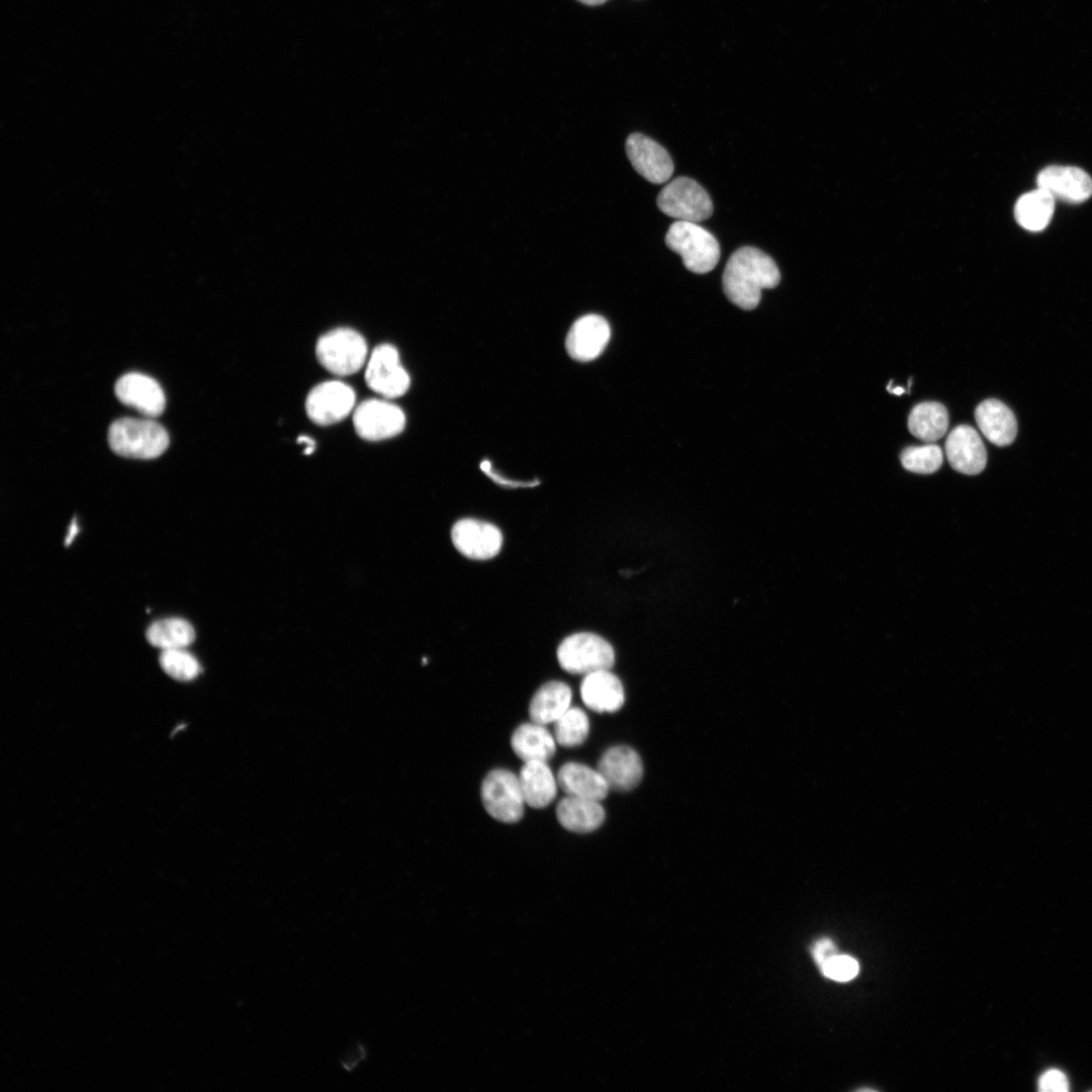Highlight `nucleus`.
Returning a JSON list of instances; mask_svg holds the SVG:
<instances>
[{"label": "nucleus", "mask_w": 1092, "mask_h": 1092, "mask_svg": "<svg viewBox=\"0 0 1092 1092\" xmlns=\"http://www.w3.org/2000/svg\"><path fill=\"white\" fill-rule=\"evenodd\" d=\"M780 280V270L768 255L754 247H742L730 256L722 285L732 303L750 310L759 303L761 290L776 287Z\"/></svg>", "instance_id": "nucleus-1"}, {"label": "nucleus", "mask_w": 1092, "mask_h": 1092, "mask_svg": "<svg viewBox=\"0 0 1092 1092\" xmlns=\"http://www.w3.org/2000/svg\"><path fill=\"white\" fill-rule=\"evenodd\" d=\"M108 443L116 454L133 459H154L169 445L167 431L151 419L122 418L108 430Z\"/></svg>", "instance_id": "nucleus-2"}, {"label": "nucleus", "mask_w": 1092, "mask_h": 1092, "mask_svg": "<svg viewBox=\"0 0 1092 1092\" xmlns=\"http://www.w3.org/2000/svg\"><path fill=\"white\" fill-rule=\"evenodd\" d=\"M665 244L681 257L689 271L697 274L710 272L720 259L717 239L697 222L676 220L671 223Z\"/></svg>", "instance_id": "nucleus-3"}, {"label": "nucleus", "mask_w": 1092, "mask_h": 1092, "mask_svg": "<svg viewBox=\"0 0 1092 1092\" xmlns=\"http://www.w3.org/2000/svg\"><path fill=\"white\" fill-rule=\"evenodd\" d=\"M315 353L317 360L328 371L347 376L363 367L367 344L358 332L349 328H338L318 339Z\"/></svg>", "instance_id": "nucleus-4"}, {"label": "nucleus", "mask_w": 1092, "mask_h": 1092, "mask_svg": "<svg viewBox=\"0 0 1092 1092\" xmlns=\"http://www.w3.org/2000/svg\"><path fill=\"white\" fill-rule=\"evenodd\" d=\"M557 659L560 666L573 674H588L610 669L615 662L612 645L603 637L588 632L566 637L558 646Z\"/></svg>", "instance_id": "nucleus-5"}, {"label": "nucleus", "mask_w": 1092, "mask_h": 1092, "mask_svg": "<svg viewBox=\"0 0 1092 1092\" xmlns=\"http://www.w3.org/2000/svg\"><path fill=\"white\" fill-rule=\"evenodd\" d=\"M485 811L504 823L518 822L524 815L525 799L518 776L505 768L490 770L481 783Z\"/></svg>", "instance_id": "nucleus-6"}, {"label": "nucleus", "mask_w": 1092, "mask_h": 1092, "mask_svg": "<svg viewBox=\"0 0 1092 1092\" xmlns=\"http://www.w3.org/2000/svg\"><path fill=\"white\" fill-rule=\"evenodd\" d=\"M656 203L666 215L677 220L700 222L712 215L713 203L708 192L695 180L677 177L659 192Z\"/></svg>", "instance_id": "nucleus-7"}, {"label": "nucleus", "mask_w": 1092, "mask_h": 1092, "mask_svg": "<svg viewBox=\"0 0 1092 1092\" xmlns=\"http://www.w3.org/2000/svg\"><path fill=\"white\" fill-rule=\"evenodd\" d=\"M365 380L370 389L389 398L404 394L411 383L397 349L389 344L373 350L366 366Z\"/></svg>", "instance_id": "nucleus-8"}, {"label": "nucleus", "mask_w": 1092, "mask_h": 1092, "mask_svg": "<svg viewBox=\"0 0 1092 1092\" xmlns=\"http://www.w3.org/2000/svg\"><path fill=\"white\" fill-rule=\"evenodd\" d=\"M356 433L367 441H381L402 432L405 416L397 405L381 399H367L354 411Z\"/></svg>", "instance_id": "nucleus-9"}, {"label": "nucleus", "mask_w": 1092, "mask_h": 1092, "mask_svg": "<svg viewBox=\"0 0 1092 1092\" xmlns=\"http://www.w3.org/2000/svg\"><path fill=\"white\" fill-rule=\"evenodd\" d=\"M355 392L341 381H326L313 387L307 394L305 410L308 418L320 426H329L344 420L353 410Z\"/></svg>", "instance_id": "nucleus-10"}, {"label": "nucleus", "mask_w": 1092, "mask_h": 1092, "mask_svg": "<svg viewBox=\"0 0 1092 1092\" xmlns=\"http://www.w3.org/2000/svg\"><path fill=\"white\" fill-rule=\"evenodd\" d=\"M451 539L461 554L476 560L494 557L503 545V535L496 526L475 519H462L455 523Z\"/></svg>", "instance_id": "nucleus-11"}, {"label": "nucleus", "mask_w": 1092, "mask_h": 1092, "mask_svg": "<svg viewBox=\"0 0 1092 1092\" xmlns=\"http://www.w3.org/2000/svg\"><path fill=\"white\" fill-rule=\"evenodd\" d=\"M627 156L638 174L654 184L669 180L673 163L667 151L650 138L634 132L625 143Z\"/></svg>", "instance_id": "nucleus-12"}, {"label": "nucleus", "mask_w": 1092, "mask_h": 1092, "mask_svg": "<svg viewBox=\"0 0 1092 1092\" xmlns=\"http://www.w3.org/2000/svg\"><path fill=\"white\" fill-rule=\"evenodd\" d=\"M610 337V326L603 316L586 314L571 326L566 336L565 347L574 360L588 362L602 354Z\"/></svg>", "instance_id": "nucleus-13"}, {"label": "nucleus", "mask_w": 1092, "mask_h": 1092, "mask_svg": "<svg viewBox=\"0 0 1092 1092\" xmlns=\"http://www.w3.org/2000/svg\"><path fill=\"white\" fill-rule=\"evenodd\" d=\"M1036 183L1055 199L1066 202L1080 203L1092 195V178L1077 167L1049 166L1038 173Z\"/></svg>", "instance_id": "nucleus-14"}, {"label": "nucleus", "mask_w": 1092, "mask_h": 1092, "mask_svg": "<svg viewBox=\"0 0 1092 1092\" xmlns=\"http://www.w3.org/2000/svg\"><path fill=\"white\" fill-rule=\"evenodd\" d=\"M114 390L123 404L146 417H158L165 408L166 398L162 387L148 375L127 373L116 381Z\"/></svg>", "instance_id": "nucleus-15"}, {"label": "nucleus", "mask_w": 1092, "mask_h": 1092, "mask_svg": "<svg viewBox=\"0 0 1092 1092\" xmlns=\"http://www.w3.org/2000/svg\"><path fill=\"white\" fill-rule=\"evenodd\" d=\"M945 452L950 466L961 473L975 475L986 466L987 452L982 439L968 425L958 426L948 434Z\"/></svg>", "instance_id": "nucleus-16"}, {"label": "nucleus", "mask_w": 1092, "mask_h": 1092, "mask_svg": "<svg viewBox=\"0 0 1092 1092\" xmlns=\"http://www.w3.org/2000/svg\"><path fill=\"white\" fill-rule=\"evenodd\" d=\"M610 789L629 791L635 788L643 776V763L636 750L627 745L607 749L598 763Z\"/></svg>", "instance_id": "nucleus-17"}, {"label": "nucleus", "mask_w": 1092, "mask_h": 1092, "mask_svg": "<svg viewBox=\"0 0 1092 1092\" xmlns=\"http://www.w3.org/2000/svg\"><path fill=\"white\" fill-rule=\"evenodd\" d=\"M580 697L588 709L598 713L616 712L625 702L623 685L610 669L585 674L580 684Z\"/></svg>", "instance_id": "nucleus-18"}, {"label": "nucleus", "mask_w": 1092, "mask_h": 1092, "mask_svg": "<svg viewBox=\"0 0 1092 1092\" xmlns=\"http://www.w3.org/2000/svg\"><path fill=\"white\" fill-rule=\"evenodd\" d=\"M977 425L983 435L997 446L1011 444L1017 433V423L1011 410L998 399L982 401L975 411Z\"/></svg>", "instance_id": "nucleus-19"}, {"label": "nucleus", "mask_w": 1092, "mask_h": 1092, "mask_svg": "<svg viewBox=\"0 0 1092 1092\" xmlns=\"http://www.w3.org/2000/svg\"><path fill=\"white\" fill-rule=\"evenodd\" d=\"M556 817L566 830L588 833L603 824L606 813L598 800L566 795L556 807Z\"/></svg>", "instance_id": "nucleus-20"}, {"label": "nucleus", "mask_w": 1092, "mask_h": 1092, "mask_svg": "<svg viewBox=\"0 0 1092 1092\" xmlns=\"http://www.w3.org/2000/svg\"><path fill=\"white\" fill-rule=\"evenodd\" d=\"M518 778L528 806L541 809L549 805L556 797L557 778L554 777L547 761L524 762Z\"/></svg>", "instance_id": "nucleus-21"}, {"label": "nucleus", "mask_w": 1092, "mask_h": 1092, "mask_svg": "<svg viewBox=\"0 0 1092 1092\" xmlns=\"http://www.w3.org/2000/svg\"><path fill=\"white\" fill-rule=\"evenodd\" d=\"M556 778L558 786L568 796L601 801L610 790L598 768L579 762L564 763Z\"/></svg>", "instance_id": "nucleus-22"}, {"label": "nucleus", "mask_w": 1092, "mask_h": 1092, "mask_svg": "<svg viewBox=\"0 0 1092 1092\" xmlns=\"http://www.w3.org/2000/svg\"><path fill=\"white\" fill-rule=\"evenodd\" d=\"M515 754L524 762L548 761L555 753V737L545 725L531 721L516 728L511 737Z\"/></svg>", "instance_id": "nucleus-23"}, {"label": "nucleus", "mask_w": 1092, "mask_h": 1092, "mask_svg": "<svg viewBox=\"0 0 1092 1092\" xmlns=\"http://www.w3.org/2000/svg\"><path fill=\"white\" fill-rule=\"evenodd\" d=\"M570 702L571 690L565 682L548 681L539 688L530 702V719L542 725L554 723L570 708Z\"/></svg>", "instance_id": "nucleus-24"}, {"label": "nucleus", "mask_w": 1092, "mask_h": 1092, "mask_svg": "<svg viewBox=\"0 0 1092 1092\" xmlns=\"http://www.w3.org/2000/svg\"><path fill=\"white\" fill-rule=\"evenodd\" d=\"M948 427V414L943 404L924 401L916 404L908 417L910 433L927 443L944 436Z\"/></svg>", "instance_id": "nucleus-25"}, {"label": "nucleus", "mask_w": 1092, "mask_h": 1092, "mask_svg": "<svg viewBox=\"0 0 1092 1092\" xmlns=\"http://www.w3.org/2000/svg\"><path fill=\"white\" fill-rule=\"evenodd\" d=\"M1054 209L1055 198L1052 194L1037 188L1018 198L1014 206V215L1023 229L1039 232L1050 223Z\"/></svg>", "instance_id": "nucleus-26"}, {"label": "nucleus", "mask_w": 1092, "mask_h": 1092, "mask_svg": "<svg viewBox=\"0 0 1092 1092\" xmlns=\"http://www.w3.org/2000/svg\"><path fill=\"white\" fill-rule=\"evenodd\" d=\"M146 636L151 645L166 650L190 645L194 641L195 632L191 624L184 619L166 618L151 624Z\"/></svg>", "instance_id": "nucleus-27"}, {"label": "nucleus", "mask_w": 1092, "mask_h": 1092, "mask_svg": "<svg viewBox=\"0 0 1092 1092\" xmlns=\"http://www.w3.org/2000/svg\"><path fill=\"white\" fill-rule=\"evenodd\" d=\"M589 721L579 708H569L554 722V737L563 747L580 745L587 738Z\"/></svg>", "instance_id": "nucleus-28"}, {"label": "nucleus", "mask_w": 1092, "mask_h": 1092, "mask_svg": "<svg viewBox=\"0 0 1092 1092\" xmlns=\"http://www.w3.org/2000/svg\"><path fill=\"white\" fill-rule=\"evenodd\" d=\"M903 467L911 472L929 474L937 471L943 461L942 451L935 444L911 446L900 455Z\"/></svg>", "instance_id": "nucleus-29"}, {"label": "nucleus", "mask_w": 1092, "mask_h": 1092, "mask_svg": "<svg viewBox=\"0 0 1092 1092\" xmlns=\"http://www.w3.org/2000/svg\"><path fill=\"white\" fill-rule=\"evenodd\" d=\"M159 660L163 670L178 680L193 679L201 670L198 660L185 648L162 650Z\"/></svg>", "instance_id": "nucleus-30"}, {"label": "nucleus", "mask_w": 1092, "mask_h": 1092, "mask_svg": "<svg viewBox=\"0 0 1092 1092\" xmlns=\"http://www.w3.org/2000/svg\"><path fill=\"white\" fill-rule=\"evenodd\" d=\"M819 969L825 977L831 980L846 982L858 974L859 967L853 958L837 953Z\"/></svg>", "instance_id": "nucleus-31"}, {"label": "nucleus", "mask_w": 1092, "mask_h": 1092, "mask_svg": "<svg viewBox=\"0 0 1092 1092\" xmlns=\"http://www.w3.org/2000/svg\"><path fill=\"white\" fill-rule=\"evenodd\" d=\"M1038 1088L1043 1092H1066L1069 1090V1083L1063 1072L1051 1069L1040 1076Z\"/></svg>", "instance_id": "nucleus-32"}, {"label": "nucleus", "mask_w": 1092, "mask_h": 1092, "mask_svg": "<svg viewBox=\"0 0 1092 1092\" xmlns=\"http://www.w3.org/2000/svg\"><path fill=\"white\" fill-rule=\"evenodd\" d=\"M812 957L816 965L821 968L828 960L837 954V948L829 938L817 940L812 946Z\"/></svg>", "instance_id": "nucleus-33"}, {"label": "nucleus", "mask_w": 1092, "mask_h": 1092, "mask_svg": "<svg viewBox=\"0 0 1092 1092\" xmlns=\"http://www.w3.org/2000/svg\"><path fill=\"white\" fill-rule=\"evenodd\" d=\"M78 531H79L78 525L76 523V520L74 519L72 521L71 525H70L69 532H68V535H67L66 540H65L66 545H69L74 540V538L77 535Z\"/></svg>", "instance_id": "nucleus-34"}, {"label": "nucleus", "mask_w": 1092, "mask_h": 1092, "mask_svg": "<svg viewBox=\"0 0 1092 1092\" xmlns=\"http://www.w3.org/2000/svg\"><path fill=\"white\" fill-rule=\"evenodd\" d=\"M887 390L889 392L893 393V394H896V395H900V394H902V393H904L906 391L903 387H900V386L893 388L892 387V381H890L889 385L887 386Z\"/></svg>", "instance_id": "nucleus-35"}, {"label": "nucleus", "mask_w": 1092, "mask_h": 1092, "mask_svg": "<svg viewBox=\"0 0 1092 1092\" xmlns=\"http://www.w3.org/2000/svg\"><path fill=\"white\" fill-rule=\"evenodd\" d=\"M585 5L596 6L605 3L607 0H577Z\"/></svg>", "instance_id": "nucleus-36"}]
</instances>
